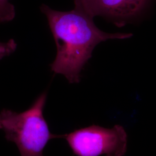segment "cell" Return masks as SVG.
Returning <instances> with one entry per match:
<instances>
[{
  "label": "cell",
  "instance_id": "1",
  "mask_svg": "<svg viewBox=\"0 0 156 156\" xmlns=\"http://www.w3.org/2000/svg\"><path fill=\"white\" fill-rule=\"evenodd\" d=\"M40 9L48 19L57 46L51 70L64 75L70 83L79 82L80 73L97 45L109 39H127L133 35L102 31L95 26L94 18L78 5L69 11H56L45 4Z\"/></svg>",
  "mask_w": 156,
  "mask_h": 156
},
{
  "label": "cell",
  "instance_id": "2",
  "mask_svg": "<svg viewBox=\"0 0 156 156\" xmlns=\"http://www.w3.org/2000/svg\"><path fill=\"white\" fill-rule=\"evenodd\" d=\"M46 98L47 93L44 92L25 111L0 112V129L5 133L6 140L16 144L21 156H44L48 142L61 138L50 133L44 116Z\"/></svg>",
  "mask_w": 156,
  "mask_h": 156
},
{
  "label": "cell",
  "instance_id": "3",
  "mask_svg": "<svg viewBox=\"0 0 156 156\" xmlns=\"http://www.w3.org/2000/svg\"><path fill=\"white\" fill-rule=\"evenodd\" d=\"M76 156H124L128 137L122 126L112 128L91 125L61 135Z\"/></svg>",
  "mask_w": 156,
  "mask_h": 156
},
{
  "label": "cell",
  "instance_id": "6",
  "mask_svg": "<svg viewBox=\"0 0 156 156\" xmlns=\"http://www.w3.org/2000/svg\"><path fill=\"white\" fill-rule=\"evenodd\" d=\"M16 48L17 44L13 39L9 40L7 42H0V60L11 55Z\"/></svg>",
  "mask_w": 156,
  "mask_h": 156
},
{
  "label": "cell",
  "instance_id": "4",
  "mask_svg": "<svg viewBox=\"0 0 156 156\" xmlns=\"http://www.w3.org/2000/svg\"><path fill=\"white\" fill-rule=\"evenodd\" d=\"M156 0H74L93 18L105 17L121 27L142 16Z\"/></svg>",
  "mask_w": 156,
  "mask_h": 156
},
{
  "label": "cell",
  "instance_id": "5",
  "mask_svg": "<svg viewBox=\"0 0 156 156\" xmlns=\"http://www.w3.org/2000/svg\"><path fill=\"white\" fill-rule=\"evenodd\" d=\"M15 16V9L9 0H0V23L12 21Z\"/></svg>",
  "mask_w": 156,
  "mask_h": 156
}]
</instances>
